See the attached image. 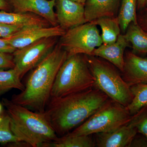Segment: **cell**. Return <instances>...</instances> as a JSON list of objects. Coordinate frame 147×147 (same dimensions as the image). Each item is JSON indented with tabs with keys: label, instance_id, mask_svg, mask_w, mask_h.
Masks as SVG:
<instances>
[{
	"label": "cell",
	"instance_id": "cell-35",
	"mask_svg": "<svg viewBox=\"0 0 147 147\" xmlns=\"http://www.w3.org/2000/svg\"></svg>",
	"mask_w": 147,
	"mask_h": 147
},
{
	"label": "cell",
	"instance_id": "cell-4",
	"mask_svg": "<svg viewBox=\"0 0 147 147\" xmlns=\"http://www.w3.org/2000/svg\"><path fill=\"white\" fill-rule=\"evenodd\" d=\"M94 87V78L86 55H71L67 57L58 71L50 98L63 97Z\"/></svg>",
	"mask_w": 147,
	"mask_h": 147
},
{
	"label": "cell",
	"instance_id": "cell-9",
	"mask_svg": "<svg viewBox=\"0 0 147 147\" xmlns=\"http://www.w3.org/2000/svg\"><path fill=\"white\" fill-rule=\"evenodd\" d=\"M65 32L59 25L51 27L30 26L24 27L9 37L4 39L17 50L44 38L62 36Z\"/></svg>",
	"mask_w": 147,
	"mask_h": 147
},
{
	"label": "cell",
	"instance_id": "cell-34",
	"mask_svg": "<svg viewBox=\"0 0 147 147\" xmlns=\"http://www.w3.org/2000/svg\"><path fill=\"white\" fill-rule=\"evenodd\" d=\"M3 119V117H1V115H0V122L2 121Z\"/></svg>",
	"mask_w": 147,
	"mask_h": 147
},
{
	"label": "cell",
	"instance_id": "cell-1",
	"mask_svg": "<svg viewBox=\"0 0 147 147\" xmlns=\"http://www.w3.org/2000/svg\"><path fill=\"white\" fill-rule=\"evenodd\" d=\"M109 98L94 87L63 97L50 98L44 113L56 134L61 137L88 119Z\"/></svg>",
	"mask_w": 147,
	"mask_h": 147
},
{
	"label": "cell",
	"instance_id": "cell-33",
	"mask_svg": "<svg viewBox=\"0 0 147 147\" xmlns=\"http://www.w3.org/2000/svg\"><path fill=\"white\" fill-rule=\"evenodd\" d=\"M2 110V106L1 104L0 103V114Z\"/></svg>",
	"mask_w": 147,
	"mask_h": 147
},
{
	"label": "cell",
	"instance_id": "cell-2",
	"mask_svg": "<svg viewBox=\"0 0 147 147\" xmlns=\"http://www.w3.org/2000/svg\"><path fill=\"white\" fill-rule=\"evenodd\" d=\"M67 57L59 42L30 74L25 89L13 95L11 101L35 112L44 113L51 97L58 71Z\"/></svg>",
	"mask_w": 147,
	"mask_h": 147
},
{
	"label": "cell",
	"instance_id": "cell-3",
	"mask_svg": "<svg viewBox=\"0 0 147 147\" xmlns=\"http://www.w3.org/2000/svg\"><path fill=\"white\" fill-rule=\"evenodd\" d=\"M13 134L21 142L33 147H41L58 139L45 113L33 112L7 98H3Z\"/></svg>",
	"mask_w": 147,
	"mask_h": 147
},
{
	"label": "cell",
	"instance_id": "cell-10",
	"mask_svg": "<svg viewBox=\"0 0 147 147\" xmlns=\"http://www.w3.org/2000/svg\"><path fill=\"white\" fill-rule=\"evenodd\" d=\"M18 13H30L44 18L53 26H59L54 11L56 0H6Z\"/></svg>",
	"mask_w": 147,
	"mask_h": 147
},
{
	"label": "cell",
	"instance_id": "cell-17",
	"mask_svg": "<svg viewBox=\"0 0 147 147\" xmlns=\"http://www.w3.org/2000/svg\"><path fill=\"white\" fill-rule=\"evenodd\" d=\"M92 22L100 27L103 44H110L115 42L121 34L117 16L102 17Z\"/></svg>",
	"mask_w": 147,
	"mask_h": 147
},
{
	"label": "cell",
	"instance_id": "cell-30",
	"mask_svg": "<svg viewBox=\"0 0 147 147\" xmlns=\"http://www.w3.org/2000/svg\"><path fill=\"white\" fill-rule=\"evenodd\" d=\"M11 7L6 0H0V10L9 11Z\"/></svg>",
	"mask_w": 147,
	"mask_h": 147
},
{
	"label": "cell",
	"instance_id": "cell-22",
	"mask_svg": "<svg viewBox=\"0 0 147 147\" xmlns=\"http://www.w3.org/2000/svg\"><path fill=\"white\" fill-rule=\"evenodd\" d=\"M130 87L133 98L127 108L132 116L147 105V83L136 84Z\"/></svg>",
	"mask_w": 147,
	"mask_h": 147
},
{
	"label": "cell",
	"instance_id": "cell-5",
	"mask_svg": "<svg viewBox=\"0 0 147 147\" xmlns=\"http://www.w3.org/2000/svg\"><path fill=\"white\" fill-rule=\"evenodd\" d=\"M87 59L94 79V87L109 98L127 107L133 99L130 87L123 80L121 71L102 58L87 55Z\"/></svg>",
	"mask_w": 147,
	"mask_h": 147
},
{
	"label": "cell",
	"instance_id": "cell-7",
	"mask_svg": "<svg viewBox=\"0 0 147 147\" xmlns=\"http://www.w3.org/2000/svg\"><path fill=\"white\" fill-rule=\"evenodd\" d=\"M59 42L68 56L76 54L90 55L102 44L97 25L87 22L65 31Z\"/></svg>",
	"mask_w": 147,
	"mask_h": 147
},
{
	"label": "cell",
	"instance_id": "cell-25",
	"mask_svg": "<svg viewBox=\"0 0 147 147\" xmlns=\"http://www.w3.org/2000/svg\"><path fill=\"white\" fill-rule=\"evenodd\" d=\"M25 27L0 24V38H6L12 36Z\"/></svg>",
	"mask_w": 147,
	"mask_h": 147
},
{
	"label": "cell",
	"instance_id": "cell-12",
	"mask_svg": "<svg viewBox=\"0 0 147 147\" xmlns=\"http://www.w3.org/2000/svg\"><path fill=\"white\" fill-rule=\"evenodd\" d=\"M121 74L129 87L147 83V58L142 57L133 52L126 50L123 70Z\"/></svg>",
	"mask_w": 147,
	"mask_h": 147
},
{
	"label": "cell",
	"instance_id": "cell-27",
	"mask_svg": "<svg viewBox=\"0 0 147 147\" xmlns=\"http://www.w3.org/2000/svg\"><path fill=\"white\" fill-rule=\"evenodd\" d=\"M137 22L139 26L147 33V7L137 12Z\"/></svg>",
	"mask_w": 147,
	"mask_h": 147
},
{
	"label": "cell",
	"instance_id": "cell-23",
	"mask_svg": "<svg viewBox=\"0 0 147 147\" xmlns=\"http://www.w3.org/2000/svg\"><path fill=\"white\" fill-rule=\"evenodd\" d=\"M129 123L136 129L138 133L147 139V105L131 116Z\"/></svg>",
	"mask_w": 147,
	"mask_h": 147
},
{
	"label": "cell",
	"instance_id": "cell-24",
	"mask_svg": "<svg viewBox=\"0 0 147 147\" xmlns=\"http://www.w3.org/2000/svg\"><path fill=\"white\" fill-rule=\"evenodd\" d=\"M0 143L2 144L22 143L11 131L10 119L8 115L3 117L2 121L0 122Z\"/></svg>",
	"mask_w": 147,
	"mask_h": 147
},
{
	"label": "cell",
	"instance_id": "cell-14",
	"mask_svg": "<svg viewBox=\"0 0 147 147\" xmlns=\"http://www.w3.org/2000/svg\"><path fill=\"white\" fill-rule=\"evenodd\" d=\"M130 43L124 34H121L115 42L110 44H102L95 48L90 55L102 58L113 64L119 71L123 70L124 55L127 47H130Z\"/></svg>",
	"mask_w": 147,
	"mask_h": 147
},
{
	"label": "cell",
	"instance_id": "cell-11",
	"mask_svg": "<svg viewBox=\"0 0 147 147\" xmlns=\"http://www.w3.org/2000/svg\"><path fill=\"white\" fill-rule=\"evenodd\" d=\"M55 6L58 24L65 30L87 23L84 5L71 0H56Z\"/></svg>",
	"mask_w": 147,
	"mask_h": 147
},
{
	"label": "cell",
	"instance_id": "cell-32",
	"mask_svg": "<svg viewBox=\"0 0 147 147\" xmlns=\"http://www.w3.org/2000/svg\"><path fill=\"white\" fill-rule=\"evenodd\" d=\"M71 1H74L76 2L82 4H84L85 5V4L86 3L87 0H71Z\"/></svg>",
	"mask_w": 147,
	"mask_h": 147
},
{
	"label": "cell",
	"instance_id": "cell-19",
	"mask_svg": "<svg viewBox=\"0 0 147 147\" xmlns=\"http://www.w3.org/2000/svg\"><path fill=\"white\" fill-rule=\"evenodd\" d=\"M124 34L131 45L132 52L147 54V33L137 23L129 24Z\"/></svg>",
	"mask_w": 147,
	"mask_h": 147
},
{
	"label": "cell",
	"instance_id": "cell-31",
	"mask_svg": "<svg viewBox=\"0 0 147 147\" xmlns=\"http://www.w3.org/2000/svg\"><path fill=\"white\" fill-rule=\"evenodd\" d=\"M147 7V0H138L137 11L142 10Z\"/></svg>",
	"mask_w": 147,
	"mask_h": 147
},
{
	"label": "cell",
	"instance_id": "cell-26",
	"mask_svg": "<svg viewBox=\"0 0 147 147\" xmlns=\"http://www.w3.org/2000/svg\"><path fill=\"white\" fill-rule=\"evenodd\" d=\"M14 67L13 56L8 53L0 52V70L14 68Z\"/></svg>",
	"mask_w": 147,
	"mask_h": 147
},
{
	"label": "cell",
	"instance_id": "cell-15",
	"mask_svg": "<svg viewBox=\"0 0 147 147\" xmlns=\"http://www.w3.org/2000/svg\"><path fill=\"white\" fill-rule=\"evenodd\" d=\"M121 0H87L85 4L87 22L104 17H117Z\"/></svg>",
	"mask_w": 147,
	"mask_h": 147
},
{
	"label": "cell",
	"instance_id": "cell-18",
	"mask_svg": "<svg viewBox=\"0 0 147 147\" xmlns=\"http://www.w3.org/2000/svg\"><path fill=\"white\" fill-rule=\"evenodd\" d=\"M92 135L77 136L67 134L58 137L55 141L44 144L41 147H94L96 143Z\"/></svg>",
	"mask_w": 147,
	"mask_h": 147
},
{
	"label": "cell",
	"instance_id": "cell-8",
	"mask_svg": "<svg viewBox=\"0 0 147 147\" xmlns=\"http://www.w3.org/2000/svg\"><path fill=\"white\" fill-rule=\"evenodd\" d=\"M58 37L51 36L41 38L13 52L14 68L21 79L52 52L58 42Z\"/></svg>",
	"mask_w": 147,
	"mask_h": 147
},
{
	"label": "cell",
	"instance_id": "cell-28",
	"mask_svg": "<svg viewBox=\"0 0 147 147\" xmlns=\"http://www.w3.org/2000/svg\"><path fill=\"white\" fill-rule=\"evenodd\" d=\"M16 50L15 48L9 45L4 38H0V52L11 54Z\"/></svg>",
	"mask_w": 147,
	"mask_h": 147
},
{
	"label": "cell",
	"instance_id": "cell-6",
	"mask_svg": "<svg viewBox=\"0 0 147 147\" xmlns=\"http://www.w3.org/2000/svg\"><path fill=\"white\" fill-rule=\"evenodd\" d=\"M131 117L127 107L110 98L93 115L67 134L82 136L113 131L128 123Z\"/></svg>",
	"mask_w": 147,
	"mask_h": 147
},
{
	"label": "cell",
	"instance_id": "cell-29",
	"mask_svg": "<svg viewBox=\"0 0 147 147\" xmlns=\"http://www.w3.org/2000/svg\"><path fill=\"white\" fill-rule=\"evenodd\" d=\"M137 135L132 140L129 147H147V138L143 135L142 137H137Z\"/></svg>",
	"mask_w": 147,
	"mask_h": 147
},
{
	"label": "cell",
	"instance_id": "cell-13",
	"mask_svg": "<svg viewBox=\"0 0 147 147\" xmlns=\"http://www.w3.org/2000/svg\"><path fill=\"white\" fill-rule=\"evenodd\" d=\"M137 133L128 122L113 131L94 134L96 147H129Z\"/></svg>",
	"mask_w": 147,
	"mask_h": 147
},
{
	"label": "cell",
	"instance_id": "cell-20",
	"mask_svg": "<svg viewBox=\"0 0 147 147\" xmlns=\"http://www.w3.org/2000/svg\"><path fill=\"white\" fill-rule=\"evenodd\" d=\"M137 3L138 0H121L117 17L123 34L129 24L137 23Z\"/></svg>",
	"mask_w": 147,
	"mask_h": 147
},
{
	"label": "cell",
	"instance_id": "cell-16",
	"mask_svg": "<svg viewBox=\"0 0 147 147\" xmlns=\"http://www.w3.org/2000/svg\"><path fill=\"white\" fill-rule=\"evenodd\" d=\"M0 24L23 27L51 26L44 18L34 13H15L3 10L0 11Z\"/></svg>",
	"mask_w": 147,
	"mask_h": 147
},
{
	"label": "cell",
	"instance_id": "cell-21",
	"mask_svg": "<svg viewBox=\"0 0 147 147\" xmlns=\"http://www.w3.org/2000/svg\"><path fill=\"white\" fill-rule=\"evenodd\" d=\"M12 89L24 90L25 86L21 82V78L14 68L7 70H0V94Z\"/></svg>",
	"mask_w": 147,
	"mask_h": 147
}]
</instances>
